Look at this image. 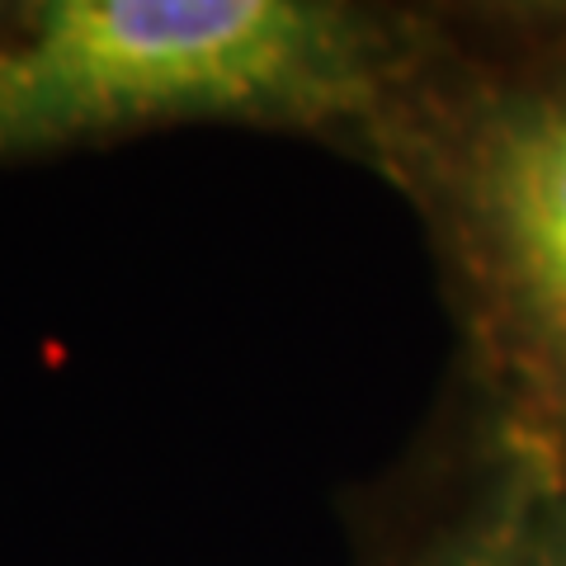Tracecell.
<instances>
[{"label":"cell","instance_id":"1","mask_svg":"<svg viewBox=\"0 0 566 566\" xmlns=\"http://www.w3.org/2000/svg\"><path fill=\"white\" fill-rule=\"evenodd\" d=\"M368 142L434 227L505 463L566 486V29L482 62L424 48Z\"/></svg>","mask_w":566,"mask_h":566},{"label":"cell","instance_id":"2","mask_svg":"<svg viewBox=\"0 0 566 566\" xmlns=\"http://www.w3.org/2000/svg\"><path fill=\"white\" fill-rule=\"evenodd\" d=\"M416 24L322 0H52L0 20V156L245 118L368 133Z\"/></svg>","mask_w":566,"mask_h":566},{"label":"cell","instance_id":"3","mask_svg":"<svg viewBox=\"0 0 566 566\" xmlns=\"http://www.w3.org/2000/svg\"><path fill=\"white\" fill-rule=\"evenodd\" d=\"M505 566H566V486L520 463L501 468Z\"/></svg>","mask_w":566,"mask_h":566},{"label":"cell","instance_id":"4","mask_svg":"<svg viewBox=\"0 0 566 566\" xmlns=\"http://www.w3.org/2000/svg\"><path fill=\"white\" fill-rule=\"evenodd\" d=\"M411 566H505V486L495 482L486 501L424 547Z\"/></svg>","mask_w":566,"mask_h":566},{"label":"cell","instance_id":"5","mask_svg":"<svg viewBox=\"0 0 566 566\" xmlns=\"http://www.w3.org/2000/svg\"><path fill=\"white\" fill-rule=\"evenodd\" d=\"M6 14H10V10H0V20H6Z\"/></svg>","mask_w":566,"mask_h":566}]
</instances>
